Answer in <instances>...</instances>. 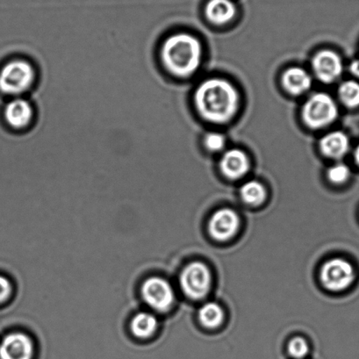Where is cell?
<instances>
[{"label": "cell", "instance_id": "obj_1", "mask_svg": "<svg viewBox=\"0 0 359 359\" xmlns=\"http://www.w3.org/2000/svg\"><path fill=\"white\" fill-rule=\"evenodd\" d=\"M194 102L198 114L211 123H228L240 104L239 93L231 83L223 79H209L198 86Z\"/></svg>", "mask_w": 359, "mask_h": 359}, {"label": "cell", "instance_id": "obj_2", "mask_svg": "<svg viewBox=\"0 0 359 359\" xmlns=\"http://www.w3.org/2000/svg\"><path fill=\"white\" fill-rule=\"evenodd\" d=\"M159 54L167 72L177 78H187L200 67L203 50L196 37L177 33L163 41Z\"/></svg>", "mask_w": 359, "mask_h": 359}, {"label": "cell", "instance_id": "obj_3", "mask_svg": "<svg viewBox=\"0 0 359 359\" xmlns=\"http://www.w3.org/2000/svg\"><path fill=\"white\" fill-rule=\"evenodd\" d=\"M37 72L32 62L12 59L0 68V93L10 97H22L36 85Z\"/></svg>", "mask_w": 359, "mask_h": 359}, {"label": "cell", "instance_id": "obj_4", "mask_svg": "<svg viewBox=\"0 0 359 359\" xmlns=\"http://www.w3.org/2000/svg\"><path fill=\"white\" fill-rule=\"evenodd\" d=\"M302 114L306 126L316 130L327 127L336 120L338 107L336 101L329 94L318 93L306 101Z\"/></svg>", "mask_w": 359, "mask_h": 359}, {"label": "cell", "instance_id": "obj_5", "mask_svg": "<svg viewBox=\"0 0 359 359\" xmlns=\"http://www.w3.org/2000/svg\"><path fill=\"white\" fill-rule=\"evenodd\" d=\"M180 283L187 297L193 299L204 298L211 288L210 270L203 263L188 264L180 275Z\"/></svg>", "mask_w": 359, "mask_h": 359}, {"label": "cell", "instance_id": "obj_6", "mask_svg": "<svg viewBox=\"0 0 359 359\" xmlns=\"http://www.w3.org/2000/svg\"><path fill=\"white\" fill-rule=\"evenodd\" d=\"M142 298L149 308L158 312L168 311L174 304L175 294L168 281L151 277L142 285Z\"/></svg>", "mask_w": 359, "mask_h": 359}, {"label": "cell", "instance_id": "obj_7", "mask_svg": "<svg viewBox=\"0 0 359 359\" xmlns=\"http://www.w3.org/2000/svg\"><path fill=\"white\" fill-rule=\"evenodd\" d=\"M355 278L354 269L346 260L334 259L327 261L320 271L324 287L338 292L350 287Z\"/></svg>", "mask_w": 359, "mask_h": 359}, {"label": "cell", "instance_id": "obj_8", "mask_svg": "<svg viewBox=\"0 0 359 359\" xmlns=\"http://www.w3.org/2000/svg\"><path fill=\"white\" fill-rule=\"evenodd\" d=\"M34 107L29 100L23 97H12L3 110V117L9 128L23 130L32 125L34 120Z\"/></svg>", "mask_w": 359, "mask_h": 359}, {"label": "cell", "instance_id": "obj_9", "mask_svg": "<svg viewBox=\"0 0 359 359\" xmlns=\"http://www.w3.org/2000/svg\"><path fill=\"white\" fill-rule=\"evenodd\" d=\"M313 72L320 81L330 83L340 78L344 71L340 55L330 50H323L312 59Z\"/></svg>", "mask_w": 359, "mask_h": 359}, {"label": "cell", "instance_id": "obj_10", "mask_svg": "<svg viewBox=\"0 0 359 359\" xmlns=\"http://www.w3.org/2000/svg\"><path fill=\"white\" fill-rule=\"evenodd\" d=\"M240 219L235 211L223 208L215 212L209 222V232L218 241H226L238 231Z\"/></svg>", "mask_w": 359, "mask_h": 359}, {"label": "cell", "instance_id": "obj_11", "mask_svg": "<svg viewBox=\"0 0 359 359\" xmlns=\"http://www.w3.org/2000/svg\"><path fill=\"white\" fill-rule=\"evenodd\" d=\"M34 353L33 341L24 333L9 334L0 344V359H32Z\"/></svg>", "mask_w": 359, "mask_h": 359}, {"label": "cell", "instance_id": "obj_12", "mask_svg": "<svg viewBox=\"0 0 359 359\" xmlns=\"http://www.w3.org/2000/svg\"><path fill=\"white\" fill-rule=\"evenodd\" d=\"M248 156L241 149H232L223 153L219 168L222 172L230 180H238L249 170Z\"/></svg>", "mask_w": 359, "mask_h": 359}, {"label": "cell", "instance_id": "obj_13", "mask_svg": "<svg viewBox=\"0 0 359 359\" xmlns=\"http://www.w3.org/2000/svg\"><path fill=\"white\" fill-rule=\"evenodd\" d=\"M282 83L289 93L301 95L311 88L312 78L304 69L292 67L283 73Z\"/></svg>", "mask_w": 359, "mask_h": 359}, {"label": "cell", "instance_id": "obj_14", "mask_svg": "<svg viewBox=\"0 0 359 359\" xmlns=\"http://www.w3.org/2000/svg\"><path fill=\"white\" fill-rule=\"evenodd\" d=\"M320 149L324 155L333 159H340L350 149V140L344 132L334 131L324 135L320 142Z\"/></svg>", "mask_w": 359, "mask_h": 359}, {"label": "cell", "instance_id": "obj_15", "mask_svg": "<svg viewBox=\"0 0 359 359\" xmlns=\"http://www.w3.org/2000/svg\"><path fill=\"white\" fill-rule=\"evenodd\" d=\"M205 13L212 23L223 25L235 17L236 8L231 0H209Z\"/></svg>", "mask_w": 359, "mask_h": 359}, {"label": "cell", "instance_id": "obj_16", "mask_svg": "<svg viewBox=\"0 0 359 359\" xmlns=\"http://www.w3.org/2000/svg\"><path fill=\"white\" fill-rule=\"evenodd\" d=\"M158 319L152 313L142 312L137 313L132 319L130 330L135 337L146 339L155 334L158 330Z\"/></svg>", "mask_w": 359, "mask_h": 359}, {"label": "cell", "instance_id": "obj_17", "mask_svg": "<svg viewBox=\"0 0 359 359\" xmlns=\"http://www.w3.org/2000/svg\"><path fill=\"white\" fill-rule=\"evenodd\" d=\"M198 319L202 325L208 329H215L224 320V312L218 304L209 302L205 304L198 311Z\"/></svg>", "mask_w": 359, "mask_h": 359}, {"label": "cell", "instance_id": "obj_18", "mask_svg": "<svg viewBox=\"0 0 359 359\" xmlns=\"http://www.w3.org/2000/svg\"><path fill=\"white\" fill-rule=\"evenodd\" d=\"M240 194L243 201L250 205L262 204L266 198V190L259 181L252 180L243 184Z\"/></svg>", "mask_w": 359, "mask_h": 359}, {"label": "cell", "instance_id": "obj_19", "mask_svg": "<svg viewBox=\"0 0 359 359\" xmlns=\"http://www.w3.org/2000/svg\"><path fill=\"white\" fill-rule=\"evenodd\" d=\"M338 95L344 106L350 108L359 107V83L353 80L341 83Z\"/></svg>", "mask_w": 359, "mask_h": 359}, {"label": "cell", "instance_id": "obj_20", "mask_svg": "<svg viewBox=\"0 0 359 359\" xmlns=\"http://www.w3.org/2000/svg\"><path fill=\"white\" fill-rule=\"evenodd\" d=\"M309 346L304 338L297 337L292 338L288 344V353L296 359H302L308 355Z\"/></svg>", "mask_w": 359, "mask_h": 359}, {"label": "cell", "instance_id": "obj_21", "mask_svg": "<svg viewBox=\"0 0 359 359\" xmlns=\"http://www.w3.org/2000/svg\"><path fill=\"white\" fill-rule=\"evenodd\" d=\"M351 176V170L344 163H337L327 170V177L334 184H341Z\"/></svg>", "mask_w": 359, "mask_h": 359}, {"label": "cell", "instance_id": "obj_22", "mask_svg": "<svg viewBox=\"0 0 359 359\" xmlns=\"http://www.w3.org/2000/svg\"><path fill=\"white\" fill-rule=\"evenodd\" d=\"M226 142L224 135L218 133V132H210V133L205 135L204 139L205 148L212 152L222 151L225 148Z\"/></svg>", "mask_w": 359, "mask_h": 359}, {"label": "cell", "instance_id": "obj_23", "mask_svg": "<svg viewBox=\"0 0 359 359\" xmlns=\"http://www.w3.org/2000/svg\"><path fill=\"white\" fill-rule=\"evenodd\" d=\"M13 292L11 282L4 276H0V304L6 302Z\"/></svg>", "mask_w": 359, "mask_h": 359}, {"label": "cell", "instance_id": "obj_24", "mask_svg": "<svg viewBox=\"0 0 359 359\" xmlns=\"http://www.w3.org/2000/svg\"><path fill=\"white\" fill-rule=\"evenodd\" d=\"M350 69L352 74L359 78V59L351 62Z\"/></svg>", "mask_w": 359, "mask_h": 359}, {"label": "cell", "instance_id": "obj_25", "mask_svg": "<svg viewBox=\"0 0 359 359\" xmlns=\"http://www.w3.org/2000/svg\"><path fill=\"white\" fill-rule=\"evenodd\" d=\"M354 158L355 162L357 163V165L359 166V144L357 146V148L355 149Z\"/></svg>", "mask_w": 359, "mask_h": 359}]
</instances>
